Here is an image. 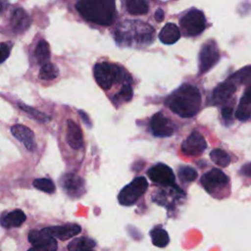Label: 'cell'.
<instances>
[{"mask_svg": "<svg viewBox=\"0 0 251 251\" xmlns=\"http://www.w3.org/2000/svg\"><path fill=\"white\" fill-rule=\"evenodd\" d=\"M172 112L181 118L195 116L201 106V94L199 89L190 84L184 83L178 87L168 100Z\"/></svg>", "mask_w": 251, "mask_h": 251, "instance_id": "1", "label": "cell"}, {"mask_svg": "<svg viewBox=\"0 0 251 251\" xmlns=\"http://www.w3.org/2000/svg\"><path fill=\"white\" fill-rule=\"evenodd\" d=\"M75 8L88 22L101 25H110L114 22V0H79Z\"/></svg>", "mask_w": 251, "mask_h": 251, "instance_id": "2", "label": "cell"}, {"mask_svg": "<svg viewBox=\"0 0 251 251\" xmlns=\"http://www.w3.org/2000/svg\"><path fill=\"white\" fill-rule=\"evenodd\" d=\"M154 29L145 23L133 22L124 23V25L117 28L116 38L119 43L128 45L132 39L139 45H148L154 40Z\"/></svg>", "mask_w": 251, "mask_h": 251, "instance_id": "3", "label": "cell"}, {"mask_svg": "<svg viewBox=\"0 0 251 251\" xmlns=\"http://www.w3.org/2000/svg\"><path fill=\"white\" fill-rule=\"evenodd\" d=\"M93 75L98 85L104 90L110 89L126 76L124 70L120 66L109 62L97 63L93 68Z\"/></svg>", "mask_w": 251, "mask_h": 251, "instance_id": "4", "label": "cell"}, {"mask_svg": "<svg viewBox=\"0 0 251 251\" xmlns=\"http://www.w3.org/2000/svg\"><path fill=\"white\" fill-rule=\"evenodd\" d=\"M148 181L144 176H137L128 184L124 186L118 194V201L123 206H131L145 193Z\"/></svg>", "mask_w": 251, "mask_h": 251, "instance_id": "5", "label": "cell"}, {"mask_svg": "<svg viewBox=\"0 0 251 251\" xmlns=\"http://www.w3.org/2000/svg\"><path fill=\"white\" fill-rule=\"evenodd\" d=\"M179 24L186 35L194 36L205 29L206 19L201 11L194 9L183 15L179 20Z\"/></svg>", "mask_w": 251, "mask_h": 251, "instance_id": "6", "label": "cell"}, {"mask_svg": "<svg viewBox=\"0 0 251 251\" xmlns=\"http://www.w3.org/2000/svg\"><path fill=\"white\" fill-rule=\"evenodd\" d=\"M220 52L216 41L209 40L204 43L199 52V74H205L219 61Z\"/></svg>", "mask_w": 251, "mask_h": 251, "instance_id": "7", "label": "cell"}, {"mask_svg": "<svg viewBox=\"0 0 251 251\" xmlns=\"http://www.w3.org/2000/svg\"><path fill=\"white\" fill-rule=\"evenodd\" d=\"M228 176L220 169H212L201 176V184L209 193H215L227 185Z\"/></svg>", "mask_w": 251, "mask_h": 251, "instance_id": "8", "label": "cell"}, {"mask_svg": "<svg viewBox=\"0 0 251 251\" xmlns=\"http://www.w3.org/2000/svg\"><path fill=\"white\" fill-rule=\"evenodd\" d=\"M147 175L154 183H157L163 187L176 185V176L173 170L165 164L159 163L154 165L147 171Z\"/></svg>", "mask_w": 251, "mask_h": 251, "instance_id": "9", "label": "cell"}, {"mask_svg": "<svg viewBox=\"0 0 251 251\" xmlns=\"http://www.w3.org/2000/svg\"><path fill=\"white\" fill-rule=\"evenodd\" d=\"M207 148V142L204 136L197 130H193L182 142L180 150L187 156H199Z\"/></svg>", "mask_w": 251, "mask_h": 251, "instance_id": "10", "label": "cell"}, {"mask_svg": "<svg viewBox=\"0 0 251 251\" xmlns=\"http://www.w3.org/2000/svg\"><path fill=\"white\" fill-rule=\"evenodd\" d=\"M60 185L73 198L80 197L85 192V183L82 177L75 174H66L60 179Z\"/></svg>", "mask_w": 251, "mask_h": 251, "instance_id": "11", "label": "cell"}, {"mask_svg": "<svg viewBox=\"0 0 251 251\" xmlns=\"http://www.w3.org/2000/svg\"><path fill=\"white\" fill-rule=\"evenodd\" d=\"M150 127L153 135L157 137H168L173 135L175 131L172 121L162 113H156L153 115L150 121Z\"/></svg>", "mask_w": 251, "mask_h": 251, "instance_id": "12", "label": "cell"}, {"mask_svg": "<svg viewBox=\"0 0 251 251\" xmlns=\"http://www.w3.org/2000/svg\"><path fill=\"white\" fill-rule=\"evenodd\" d=\"M43 230L46 232L47 235L58 238L60 240H68L71 237L77 235L81 231V227L79 225L76 224H66L63 226H47L44 227Z\"/></svg>", "mask_w": 251, "mask_h": 251, "instance_id": "13", "label": "cell"}, {"mask_svg": "<svg viewBox=\"0 0 251 251\" xmlns=\"http://www.w3.org/2000/svg\"><path fill=\"white\" fill-rule=\"evenodd\" d=\"M184 192L177 186H169L166 189H163L157 192V196H153V200L160 205L166 206L167 208L172 207L180 197H183Z\"/></svg>", "mask_w": 251, "mask_h": 251, "instance_id": "14", "label": "cell"}, {"mask_svg": "<svg viewBox=\"0 0 251 251\" xmlns=\"http://www.w3.org/2000/svg\"><path fill=\"white\" fill-rule=\"evenodd\" d=\"M236 85L235 83L229 78L222 83H220L213 91L212 94V101L215 105L222 104L227 101L235 92Z\"/></svg>", "mask_w": 251, "mask_h": 251, "instance_id": "15", "label": "cell"}, {"mask_svg": "<svg viewBox=\"0 0 251 251\" xmlns=\"http://www.w3.org/2000/svg\"><path fill=\"white\" fill-rule=\"evenodd\" d=\"M11 132L14 137L24 143L25 147L27 150L33 151L35 149L34 133L30 128L23 125H15L11 127Z\"/></svg>", "mask_w": 251, "mask_h": 251, "instance_id": "16", "label": "cell"}, {"mask_svg": "<svg viewBox=\"0 0 251 251\" xmlns=\"http://www.w3.org/2000/svg\"><path fill=\"white\" fill-rule=\"evenodd\" d=\"M68 144L75 150H78L83 146V135L79 126L73 120L67 122V135Z\"/></svg>", "mask_w": 251, "mask_h": 251, "instance_id": "17", "label": "cell"}, {"mask_svg": "<svg viewBox=\"0 0 251 251\" xmlns=\"http://www.w3.org/2000/svg\"><path fill=\"white\" fill-rule=\"evenodd\" d=\"M10 24L13 30L16 32H23L28 28L30 25V18L24 9L17 8L11 15Z\"/></svg>", "mask_w": 251, "mask_h": 251, "instance_id": "18", "label": "cell"}, {"mask_svg": "<svg viewBox=\"0 0 251 251\" xmlns=\"http://www.w3.org/2000/svg\"><path fill=\"white\" fill-rule=\"evenodd\" d=\"M180 37V32L178 27L176 26V25L173 24V23H168L166 24L160 33H159V39L161 40L162 43L167 44V45H171L176 43Z\"/></svg>", "mask_w": 251, "mask_h": 251, "instance_id": "19", "label": "cell"}, {"mask_svg": "<svg viewBox=\"0 0 251 251\" xmlns=\"http://www.w3.org/2000/svg\"><path fill=\"white\" fill-rule=\"evenodd\" d=\"M26 219L25 214L20 210L16 209L7 214H3L0 218V224L4 227H14L20 226Z\"/></svg>", "mask_w": 251, "mask_h": 251, "instance_id": "20", "label": "cell"}, {"mask_svg": "<svg viewBox=\"0 0 251 251\" xmlns=\"http://www.w3.org/2000/svg\"><path fill=\"white\" fill-rule=\"evenodd\" d=\"M250 89L247 88L244 95L241 97L238 108L235 112V117L239 121H247L250 118Z\"/></svg>", "mask_w": 251, "mask_h": 251, "instance_id": "21", "label": "cell"}, {"mask_svg": "<svg viewBox=\"0 0 251 251\" xmlns=\"http://www.w3.org/2000/svg\"><path fill=\"white\" fill-rule=\"evenodd\" d=\"M150 236H151V240L153 245L163 248L165 246L168 245L169 241H170V237L168 232L160 227V226H156L154 227L151 231H150Z\"/></svg>", "mask_w": 251, "mask_h": 251, "instance_id": "22", "label": "cell"}, {"mask_svg": "<svg viewBox=\"0 0 251 251\" xmlns=\"http://www.w3.org/2000/svg\"><path fill=\"white\" fill-rule=\"evenodd\" d=\"M95 246V241L88 237H77L72 240L67 248L69 251H84L86 249H92Z\"/></svg>", "mask_w": 251, "mask_h": 251, "instance_id": "23", "label": "cell"}, {"mask_svg": "<svg viewBox=\"0 0 251 251\" xmlns=\"http://www.w3.org/2000/svg\"><path fill=\"white\" fill-rule=\"evenodd\" d=\"M126 8L130 15H144L148 12L149 6L146 0H126Z\"/></svg>", "mask_w": 251, "mask_h": 251, "instance_id": "24", "label": "cell"}, {"mask_svg": "<svg viewBox=\"0 0 251 251\" xmlns=\"http://www.w3.org/2000/svg\"><path fill=\"white\" fill-rule=\"evenodd\" d=\"M35 59L37 60V62L41 65L47 63L50 59V47L49 44L47 43V41L45 40H40L35 48Z\"/></svg>", "mask_w": 251, "mask_h": 251, "instance_id": "25", "label": "cell"}, {"mask_svg": "<svg viewBox=\"0 0 251 251\" xmlns=\"http://www.w3.org/2000/svg\"><path fill=\"white\" fill-rule=\"evenodd\" d=\"M59 75V69L56 65L47 62L41 65L39 70V77L43 80H52L58 77Z\"/></svg>", "mask_w": 251, "mask_h": 251, "instance_id": "26", "label": "cell"}, {"mask_svg": "<svg viewBox=\"0 0 251 251\" xmlns=\"http://www.w3.org/2000/svg\"><path fill=\"white\" fill-rule=\"evenodd\" d=\"M210 158L216 165L220 167H227L230 164L229 155L223 149H213L210 152Z\"/></svg>", "mask_w": 251, "mask_h": 251, "instance_id": "27", "label": "cell"}, {"mask_svg": "<svg viewBox=\"0 0 251 251\" xmlns=\"http://www.w3.org/2000/svg\"><path fill=\"white\" fill-rule=\"evenodd\" d=\"M19 107L23 111H25L27 115H29L32 119L36 120L37 122L47 123V122H49L51 120V118L49 116H47L46 114H44V113H42V112H40V111L30 107V106H27V105H25V104H24L22 102H19Z\"/></svg>", "mask_w": 251, "mask_h": 251, "instance_id": "28", "label": "cell"}, {"mask_svg": "<svg viewBox=\"0 0 251 251\" xmlns=\"http://www.w3.org/2000/svg\"><path fill=\"white\" fill-rule=\"evenodd\" d=\"M32 185L37 188L40 191H43L45 193H53L55 191V184L50 178L42 177V178H36L33 180Z\"/></svg>", "mask_w": 251, "mask_h": 251, "instance_id": "29", "label": "cell"}, {"mask_svg": "<svg viewBox=\"0 0 251 251\" xmlns=\"http://www.w3.org/2000/svg\"><path fill=\"white\" fill-rule=\"evenodd\" d=\"M177 175L182 182H191L197 177V172L188 166H180L178 168Z\"/></svg>", "mask_w": 251, "mask_h": 251, "instance_id": "30", "label": "cell"}, {"mask_svg": "<svg viewBox=\"0 0 251 251\" xmlns=\"http://www.w3.org/2000/svg\"><path fill=\"white\" fill-rule=\"evenodd\" d=\"M58 244L55 238H49L42 242H39L29 248L27 251H56Z\"/></svg>", "mask_w": 251, "mask_h": 251, "instance_id": "31", "label": "cell"}, {"mask_svg": "<svg viewBox=\"0 0 251 251\" xmlns=\"http://www.w3.org/2000/svg\"><path fill=\"white\" fill-rule=\"evenodd\" d=\"M132 95H133V91H132L131 85L129 83H125L114 98H116V100L118 101L117 104H119L121 102L129 101L132 98Z\"/></svg>", "mask_w": 251, "mask_h": 251, "instance_id": "32", "label": "cell"}, {"mask_svg": "<svg viewBox=\"0 0 251 251\" xmlns=\"http://www.w3.org/2000/svg\"><path fill=\"white\" fill-rule=\"evenodd\" d=\"M11 46L8 43H0V64H2L10 55Z\"/></svg>", "mask_w": 251, "mask_h": 251, "instance_id": "33", "label": "cell"}, {"mask_svg": "<svg viewBox=\"0 0 251 251\" xmlns=\"http://www.w3.org/2000/svg\"><path fill=\"white\" fill-rule=\"evenodd\" d=\"M233 115V110L231 107H225L222 110V117L226 122H231V118Z\"/></svg>", "mask_w": 251, "mask_h": 251, "instance_id": "34", "label": "cell"}, {"mask_svg": "<svg viewBox=\"0 0 251 251\" xmlns=\"http://www.w3.org/2000/svg\"><path fill=\"white\" fill-rule=\"evenodd\" d=\"M78 113H79L80 117L82 118L83 123H84L88 127H91V121H90V119H89L88 115H87L86 113H84L83 111H78Z\"/></svg>", "mask_w": 251, "mask_h": 251, "instance_id": "35", "label": "cell"}, {"mask_svg": "<svg viewBox=\"0 0 251 251\" xmlns=\"http://www.w3.org/2000/svg\"><path fill=\"white\" fill-rule=\"evenodd\" d=\"M155 19H156L157 22H162L163 21V19H164V11L161 8L156 10V12H155Z\"/></svg>", "mask_w": 251, "mask_h": 251, "instance_id": "36", "label": "cell"}, {"mask_svg": "<svg viewBox=\"0 0 251 251\" xmlns=\"http://www.w3.org/2000/svg\"><path fill=\"white\" fill-rule=\"evenodd\" d=\"M5 7H6V3L4 2V0H0V15L5 10Z\"/></svg>", "mask_w": 251, "mask_h": 251, "instance_id": "37", "label": "cell"}, {"mask_svg": "<svg viewBox=\"0 0 251 251\" xmlns=\"http://www.w3.org/2000/svg\"><path fill=\"white\" fill-rule=\"evenodd\" d=\"M84 251H93L92 249H86V250H84Z\"/></svg>", "mask_w": 251, "mask_h": 251, "instance_id": "38", "label": "cell"}]
</instances>
